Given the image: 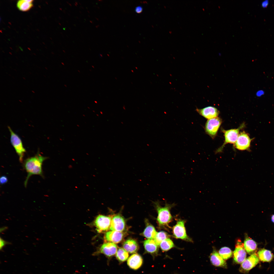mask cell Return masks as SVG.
Masks as SVG:
<instances>
[{
  "label": "cell",
  "instance_id": "27",
  "mask_svg": "<svg viewBox=\"0 0 274 274\" xmlns=\"http://www.w3.org/2000/svg\"><path fill=\"white\" fill-rule=\"evenodd\" d=\"M8 181L7 177L5 176H1L0 178V183L1 185H3L7 183Z\"/></svg>",
  "mask_w": 274,
  "mask_h": 274
},
{
  "label": "cell",
  "instance_id": "18",
  "mask_svg": "<svg viewBox=\"0 0 274 274\" xmlns=\"http://www.w3.org/2000/svg\"><path fill=\"white\" fill-rule=\"evenodd\" d=\"M145 248L148 252L152 254L157 255L158 252L159 246L152 239H148L144 242Z\"/></svg>",
  "mask_w": 274,
  "mask_h": 274
},
{
  "label": "cell",
  "instance_id": "22",
  "mask_svg": "<svg viewBox=\"0 0 274 274\" xmlns=\"http://www.w3.org/2000/svg\"><path fill=\"white\" fill-rule=\"evenodd\" d=\"M157 233L154 227L152 225L149 224L146 226L143 234L144 236L147 238L153 240L154 239Z\"/></svg>",
  "mask_w": 274,
  "mask_h": 274
},
{
  "label": "cell",
  "instance_id": "13",
  "mask_svg": "<svg viewBox=\"0 0 274 274\" xmlns=\"http://www.w3.org/2000/svg\"><path fill=\"white\" fill-rule=\"evenodd\" d=\"M117 251V247L116 245L110 242L104 243L101 246L99 250L100 252L108 257L115 255Z\"/></svg>",
  "mask_w": 274,
  "mask_h": 274
},
{
  "label": "cell",
  "instance_id": "41",
  "mask_svg": "<svg viewBox=\"0 0 274 274\" xmlns=\"http://www.w3.org/2000/svg\"><path fill=\"white\" fill-rule=\"evenodd\" d=\"M67 3L68 4H69V3H68V2H67Z\"/></svg>",
  "mask_w": 274,
  "mask_h": 274
},
{
  "label": "cell",
  "instance_id": "34",
  "mask_svg": "<svg viewBox=\"0 0 274 274\" xmlns=\"http://www.w3.org/2000/svg\"><path fill=\"white\" fill-rule=\"evenodd\" d=\"M74 4L76 6H77V5L76 4L74 3Z\"/></svg>",
  "mask_w": 274,
  "mask_h": 274
},
{
  "label": "cell",
  "instance_id": "44",
  "mask_svg": "<svg viewBox=\"0 0 274 274\" xmlns=\"http://www.w3.org/2000/svg\"><path fill=\"white\" fill-rule=\"evenodd\" d=\"M79 4H80V5H81V4H80V3H79Z\"/></svg>",
  "mask_w": 274,
  "mask_h": 274
},
{
  "label": "cell",
  "instance_id": "6",
  "mask_svg": "<svg viewBox=\"0 0 274 274\" xmlns=\"http://www.w3.org/2000/svg\"><path fill=\"white\" fill-rule=\"evenodd\" d=\"M222 122L221 118L218 117L208 119L205 126V132L212 138H214Z\"/></svg>",
  "mask_w": 274,
  "mask_h": 274
},
{
  "label": "cell",
  "instance_id": "2",
  "mask_svg": "<svg viewBox=\"0 0 274 274\" xmlns=\"http://www.w3.org/2000/svg\"><path fill=\"white\" fill-rule=\"evenodd\" d=\"M157 209L158 215L157 221L159 227H165L168 226V224L172 219L170 210L175 205L174 204H170L166 203L164 207H161L159 201L154 202Z\"/></svg>",
  "mask_w": 274,
  "mask_h": 274
},
{
  "label": "cell",
  "instance_id": "4",
  "mask_svg": "<svg viewBox=\"0 0 274 274\" xmlns=\"http://www.w3.org/2000/svg\"><path fill=\"white\" fill-rule=\"evenodd\" d=\"M10 134V142L16 153L19 157L21 162L23 161V157L26 150L24 147L22 141L19 136L12 130L11 128L8 127Z\"/></svg>",
  "mask_w": 274,
  "mask_h": 274
},
{
  "label": "cell",
  "instance_id": "40",
  "mask_svg": "<svg viewBox=\"0 0 274 274\" xmlns=\"http://www.w3.org/2000/svg\"><path fill=\"white\" fill-rule=\"evenodd\" d=\"M81 8H82L83 9V7H81Z\"/></svg>",
  "mask_w": 274,
  "mask_h": 274
},
{
  "label": "cell",
  "instance_id": "36",
  "mask_svg": "<svg viewBox=\"0 0 274 274\" xmlns=\"http://www.w3.org/2000/svg\"><path fill=\"white\" fill-rule=\"evenodd\" d=\"M69 4V5H70V6H72L71 4Z\"/></svg>",
  "mask_w": 274,
  "mask_h": 274
},
{
  "label": "cell",
  "instance_id": "29",
  "mask_svg": "<svg viewBox=\"0 0 274 274\" xmlns=\"http://www.w3.org/2000/svg\"><path fill=\"white\" fill-rule=\"evenodd\" d=\"M265 94L264 91L262 90H258L256 93L255 95L258 97H261L263 95Z\"/></svg>",
  "mask_w": 274,
  "mask_h": 274
},
{
  "label": "cell",
  "instance_id": "14",
  "mask_svg": "<svg viewBox=\"0 0 274 274\" xmlns=\"http://www.w3.org/2000/svg\"><path fill=\"white\" fill-rule=\"evenodd\" d=\"M210 258L211 263L213 265L223 268H227L226 262L215 250H214L211 253Z\"/></svg>",
  "mask_w": 274,
  "mask_h": 274
},
{
  "label": "cell",
  "instance_id": "24",
  "mask_svg": "<svg viewBox=\"0 0 274 274\" xmlns=\"http://www.w3.org/2000/svg\"><path fill=\"white\" fill-rule=\"evenodd\" d=\"M218 253L221 257L224 260H227L231 257L232 252L229 247H226L221 248L218 251Z\"/></svg>",
  "mask_w": 274,
  "mask_h": 274
},
{
  "label": "cell",
  "instance_id": "16",
  "mask_svg": "<svg viewBox=\"0 0 274 274\" xmlns=\"http://www.w3.org/2000/svg\"><path fill=\"white\" fill-rule=\"evenodd\" d=\"M123 236V234L121 232L111 231L106 233L105 238L107 241L114 244L118 243L122 240Z\"/></svg>",
  "mask_w": 274,
  "mask_h": 274
},
{
  "label": "cell",
  "instance_id": "25",
  "mask_svg": "<svg viewBox=\"0 0 274 274\" xmlns=\"http://www.w3.org/2000/svg\"><path fill=\"white\" fill-rule=\"evenodd\" d=\"M129 256L128 252L123 248H119L116 253V256L119 261L123 262L126 261Z\"/></svg>",
  "mask_w": 274,
  "mask_h": 274
},
{
  "label": "cell",
  "instance_id": "9",
  "mask_svg": "<svg viewBox=\"0 0 274 274\" xmlns=\"http://www.w3.org/2000/svg\"><path fill=\"white\" fill-rule=\"evenodd\" d=\"M246 253L244 244L239 239H238L233 252V259L235 262L238 264H241L245 259Z\"/></svg>",
  "mask_w": 274,
  "mask_h": 274
},
{
  "label": "cell",
  "instance_id": "7",
  "mask_svg": "<svg viewBox=\"0 0 274 274\" xmlns=\"http://www.w3.org/2000/svg\"><path fill=\"white\" fill-rule=\"evenodd\" d=\"M259 260L256 253L250 255L241 263L239 268V271L243 273H247L259 263Z\"/></svg>",
  "mask_w": 274,
  "mask_h": 274
},
{
  "label": "cell",
  "instance_id": "37",
  "mask_svg": "<svg viewBox=\"0 0 274 274\" xmlns=\"http://www.w3.org/2000/svg\"><path fill=\"white\" fill-rule=\"evenodd\" d=\"M98 26H96V28H97L98 27Z\"/></svg>",
  "mask_w": 274,
  "mask_h": 274
},
{
  "label": "cell",
  "instance_id": "30",
  "mask_svg": "<svg viewBox=\"0 0 274 274\" xmlns=\"http://www.w3.org/2000/svg\"><path fill=\"white\" fill-rule=\"evenodd\" d=\"M269 3L268 0H265L263 1L261 3V6L263 8L266 7L268 6Z\"/></svg>",
  "mask_w": 274,
  "mask_h": 274
},
{
  "label": "cell",
  "instance_id": "32",
  "mask_svg": "<svg viewBox=\"0 0 274 274\" xmlns=\"http://www.w3.org/2000/svg\"><path fill=\"white\" fill-rule=\"evenodd\" d=\"M271 221L274 223V214L272 215L271 218Z\"/></svg>",
  "mask_w": 274,
  "mask_h": 274
},
{
  "label": "cell",
  "instance_id": "26",
  "mask_svg": "<svg viewBox=\"0 0 274 274\" xmlns=\"http://www.w3.org/2000/svg\"><path fill=\"white\" fill-rule=\"evenodd\" d=\"M169 235L166 232L161 231L157 232L154 239L156 244L159 246L160 243L163 241L168 238Z\"/></svg>",
  "mask_w": 274,
  "mask_h": 274
},
{
  "label": "cell",
  "instance_id": "35",
  "mask_svg": "<svg viewBox=\"0 0 274 274\" xmlns=\"http://www.w3.org/2000/svg\"><path fill=\"white\" fill-rule=\"evenodd\" d=\"M90 22H91V23H92V21H90Z\"/></svg>",
  "mask_w": 274,
  "mask_h": 274
},
{
  "label": "cell",
  "instance_id": "12",
  "mask_svg": "<svg viewBox=\"0 0 274 274\" xmlns=\"http://www.w3.org/2000/svg\"><path fill=\"white\" fill-rule=\"evenodd\" d=\"M125 226L123 218L120 215H117L112 218L110 229L112 231L122 232L125 229Z\"/></svg>",
  "mask_w": 274,
  "mask_h": 274
},
{
  "label": "cell",
  "instance_id": "1",
  "mask_svg": "<svg viewBox=\"0 0 274 274\" xmlns=\"http://www.w3.org/2000/svg\"><path fill=\"white\" fill-rule=\"evenodd\" d=\"M47 157L42 156L38 152L35 156L26 159L24 163V166L27 173V175L24 182L25 187L27 186L29 177L33 175H38L43 177L42 165L43 162Z\"/></svg>",
  "mask_w": 274,
  "mask_h": 274
},
{
  "label": "cell",
  "instance_id": "20",
  "mask_svg": "<svg viewBox=\"0 0 274 274\" xmlns=\"http://www.w3.org/2000/svg\"><path fill=\"white\" fill-rule=\"evenodd\" d=\"M258 255L259 260L263 262H270L273 258V255L271 252L264 248L259 250Z\"/></svg>",
  "mask_w": 274,
  "mask_h": 274
},
{
  "label": "cell",
  "instance_id": "42",
  "mask_svg": "<svg viewBox=\"0 0 274 274\" xmlns=\"http://www.w3.org/2000/svg\"><path fill=\"white\" fill-rule=\"evenodd\" d=\"M88 16H89V17H90V16H89V15H88Z\"/></svg>",
  "mask_w": 274,
  "mask_h": 274
},
{
  "label": "cell",
  "instance_id": "11",
  "mask_svg": "<svg viewBox=\"0 0 274 274\" xmlns=\"http://www.w3.org/2000/svg\"><path fill=\"white\" fill-rule=\"evenodd\" d=\"M196 110L199 114L208 119L217 117L219 114L216 108L211 106L201 109L197 108Z\"/></svg>",
  "mask_w": 274,
  "mask_h": 274
},
{
  "label": "cell",
  "instance_id": "19",
  "mask_svg": "<svg viewBox=\"0 0 274 274\" xmlns=\"http://www.w3.org/2000/svg\"><path fill=\"white\" fill-rule=\"evenodd\" d=\"M123 247L126 251L130 253L136 252L139 248L136 242L133 239H129L126 241L123 244Z\"/></svg>",
  "mask_w": 274,
  "mask_h": 274
},
{
  "label": "cell",
  "instance_id": "23",
  "mask_svg": "<svg viewBox=\"0 0 274 274\" xmlns=\"http://www.w3.org/2000/svg\"><path fill=\"white\" fill-rule=\"evenodd\" d=\"M159 246L163 251H166L175 247L172 240L168 238L162 241Z\"/></svg>",
  "mask_w": 274,
  "mask_h": 274
},
{
  "label": "cell",
  "instance_id": "33",
  "mask_svg": "<svg viewBox=\"0 0 274 274\" xmlns=\"http://www.w3.org/2000/svg\"><path fill=\"white\" fill-rule=\"evenodd\" d=\"M75 4L77 5H78V3L77 2H75Z\"/></svg>",
  "mask_w": 274,
  "mask_h": 274
},
{
  "label": "cell",
  "instance_id": "15",
  "mask_svg": "<svg viewBox=\"0 0 274 274\" xmlns=\"http://www.w3.org/2000/svg\"><path fill=\"white\" fill-rule=\"evenodd\" d=\"M244 247L247 253L250 255L256 253L257 250V245L255 241L246 235L244 242Z\"/></svg>",
  "mask_w": 274,
  "mask_h": 274
},
{
  "label": "cell",
  "instance_id": "17",
  "mask_svg": "<svg viewBox=\"0 0 274 274\" xmlns=\"http://www.w3.org/2000/svg\"><path fill=\"white\" fill-rule=\"evenodd\" d=\"M143 260L142 257L139 254L135 253L131 255L128 259L127 264L131 268L136 270L142 265Z\"/></svg>",
  "mask_w": 274,
  "mask_h": 274
},
{
  "label": "cell",
  "instance_id": "8",
  "mask_svg": "<svg viewBox=\"0 0 274 274\" xmlns=\"http://www.w3.org/2000/svg\"><path fill=\"white\" fill-rule=\"evenodd\" d=\"M251 139L244 131L239 133L237 139L234 144V147L238 150H248L250 146Z\"/></svg>",
  "mask_w": 274,
  "mask_h": 274
},
{
  "label": "cell",
  "instance_id": "5",
  "mask_svg": "<svg viewBox=\"0 0 274 274\" xmlns=\"http://www.w3.org/2000/svg\"><path fill=\"white\" fill-rule=\"evenodd\" d=\"M185 220L178 219L173 228V236L187 242H192V239L187 234L185 227Z\"/></svg>",
  "mask_w": 274,
  "mask_h": 274
},
{
  "label": "cell",
  "instance_id": "21",
  "mask_svg": "<svg viewBox=\"0 0 274 274\" xmlns=\"http://www.w3.org/2000/svg\"><path fill=\"white\" fill-rule=\"evenodd\" d=\"M33 0H20L18 1L16 6L19 10L22 11H27L30 10L33 6Z\"/></svg>",
  "mask_w": 274,
  "mask_h": 274
},
{
  "label": "cell",
  "instance_id": "3",
  "mask_svg": "<svg viewBox=\"0 0 274 274\" xmlns=\"http://www.w3.org/2000/svg\"><path fill=\"white\" fill-rule=\"evenodd\" d=\"M245 126L244 124H242L237 128L227 130H222L225 137L224 143L216 151L217 153L222 151L225 146L228 143L234 144L236 141L239 135V130Z\"/></svg>",
  "mask_w": 274,
  "mask_h": 274
},
{
  "label": "cell",
  "instance_id": "28",
  "mask_svg": "<svg viewBox=\"0 0 274 274\" xmlns=\"http://www.w3.org/2000/svg\"><path fill=\"white\" fill-rule=\"evenodd\" d=\"M0 250H1L6 245L8 244V243L5 241L1 237L0 238Z\"/></svg>",
  "mask_w": 274,
  "mask_h": 274
},
{
  "label": "cell",
  "instance_id": "10",
  "mask_svg": "<svg viewBox=\"0 0 274 274\" xmlns=\"http://www.w3.org/2000/svg\"><path fill=\"white\" fill-rule=\"evenodd\" d=\"M112 218L110 216L99 215L96 218L95 224L99 232L108 230L111 226Z\"/></svg>",
  "mask_w": 274,
  "mask_h": 274
},
{
  "label": "cell",
  "instance_id": "43",
  "mask_svg": "<svg viewBox=\"0 0 274 274\" xmlns=\"http://www.w3.org/2000/svg\"><path fill=\"white\" fill-rule=\"evenodd\" d=\"M79 12H80V13H81V12L80 11Z\"/></svg>",
  "mask_w": 274,
  "mask_h": 274
},
{
  "label": "cell",
  "instance_id": "39",
  "mask_svg": "<svg viewBox=\"0 0 274 274\" xmlns=\"http://www.w3.org/2000/svg\"><path fill=\"white\" fill-rule=\"evenodd\" d=\"M88 11V12L89 13H90V12H89V11Z\"/></svg>",
  "mask_w": 274,
  "mask_h": 274
},
{
  "label": "cell",
  "instance_id": "38",
  "mask_svg": "<svg viewBox=\"0 0 274 274\" xmlns=\"http://www.w3.org/2000/svg\"><path fill=\"white\" fill-rule=\"evenodd\" d=\"M96 18V19H97V20H98V19H97V18Z\"/></svg>",
  "mask_w": 274,
  "mask_h": 274
},
{
  "label": "cell",
  "instance_id": "31",
  "mask_svg": "<svg viewBox=\"0 0 274 274\" xmlns=\"http://www.w3.org/2000/svg\"><path fill=\"white\" fill-rule=\"evenodd\" d=\"M143 8L140 6L137 7L135 8V11L136 12L138 13H141L142 11Z\"/></svg>",
  "mask_w": 274,
  "mask_h": 274
}]
</instances>
